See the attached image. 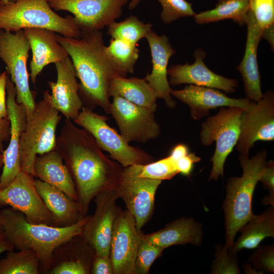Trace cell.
I'll use <instances>...</instances> for the list:
<instances>
[{"label": "cell", "mask_w": 274, "mask_h": 274, "mask_svg": "<svg viewBox=\"0 0 274 274\" xmlns=\"http://www.w3.org/2000/svg\"><path fill=\"white\" fill-rule=\"evenodd\" d=\"M55 149L72 176L83 218L93 199L102 192L116 189L123 168L103 153L88 131L77 127L71 120L65 119Z\"/></svg>", "instance_id": "6da1fadb"}, {"label": "cell", "mask_w": 274, "mask_h": 274, "mask_svg": "<svg viewBox=\"0 0 274 274\" xmlns=\"http://www.w3.org/2000/svg\"><path fill=\"white\" fill-rule=\"evenodd\" d=\"M56 38L67 52L80 80L81 100L88 104L89 108L99 106L110 114V82L116 76H125L107 54L102 32L83 31L79 38L56 34Z\"/></svg>", "instance_id": "7a4b0ae2"}, {"label": "cell", "mask_w": 274, "mask_h": 274, "mask_svg": "<svg viewBox=\"0 0 274 274\" xmlns=\"http://www.w3.org/2000/svg\"><path fill=\"white\" fill-rule=\"evenodd\" d=\"M91 215L64 227L29 223L20 212L12 208L0 210V225L18 250L30 249L37 254L40 269L48 273L55 249L74 237L82 234L83 227Z\"/></svg>", "instance_id": "3957f363"}, {"label": "cell", "mask_w": 274, "mask_h": 274, "mask_svg": "<svg viewBox=\"0 0 274 274\" xmlns=\"http://www.w3.org/2000/svg\"><path fill=\"white\" fill-rule=\"evenodd\" d=\"M267 153L263 150L251 158L239 155L243 174L230 177L226 185L223 209L225 217V245L230 249L242 226L253 215L252 198L255 187L264 167Z\"/></svg>", "instance_id": "277c9868"}, {"label": "cell", "mask_w": 274, "mask_h": 274, "mask_svg": "<svg viewBox=\"0 0 274 274\" xmlns=\"http://www.w3.org/2000/svg\"><path fill=\"white\" fill-rule=\"evenodd\" d=\"M28 28H45L72 38L82 34L73 16H59L48 0H9L0 5V30L16 32Z\"/></svg>", "instance_id": "5b68a950"}, {"label": "cell", "mask_w": 274, "mask_h": 274, "mask_svg": "<svg viewBox=\"0 0 274 274\" xmlns=\"http://www.w3.org/2000/svg\"><path fill=\"white\" fill-rule=\"evenodd\" d=\"M61 116L52 104L46 91L43 98L36 102L32 113L26 117L20 142L21 170L33 176L36 156L55 149L56 132ZM34 177V176H33Z\"/></svg>", "instance_id": "8992f818"}, {"label": "cell", "mask_w": 274, "mask_h": 274, "mask_svg": "<svg viewBox=\"0 0 274 274\" xmlns=\"http://www.w3.org/2000/svg\"><path fill=\"white\" fill-rule=\"evenodd\" d=\"M108 118L83 106L74 122L88 131L102 151L124 167L144 165L154 158L144 150L131 146L117 131L108 125Z\"/></svg>", "instance_id": "52a82bcc"}, {"label": "cell", "mask_w": 274, "mask_h": 274, "mask_svg": "<svg viewBox=\"0 0 274 274\" xmlns=\"http://www.w3.org/2000/svg\"><path fill=\"white\" fill-rule=\"evenodd\" d=\"M243 108L220 107L219 112L208 117L201 125V144L208 146L215 141L216 148L211 160L213 166L209 180L216 181L224 175L226 159L235 146L239 135L240 119Z\"/></svg>", "instance_id": "ba28073f"}, {"label": "cell", "mask_w": 274, "mask_h": 274, "mask_svg": "<svg viewBox=\"0 0 274 274\" xmlns=\"http://www.w3.org/2000/svg\"><path fill=\"white\" fill-rule=\"evenodd\" d=\"M30 49L23 30L16 32L0 30V59L6 66L16 91V100L25 109L26 117L33 112L36 102L29 85L27 61Z\"/></svg>", "instance_id": "9c48e42d"}, {"label": "cell", "mask_w": 274, "mask_h": 274, "mask_svg": "<svg viewBox=\"0 0 274 274\" xmlns=\"http://www.w3.org/2000/svg\"><path fill=\"white\" fill-rule=\"evenodd\" d=\"M140 169L141 165L124 167L116 188L118 198L123 200L127 210L134 217L139 231L153 215L155 194L162 182L139 177Z\"/></svg>", "instance_id": "30bf717a"}, {"label": "cell", "mask_w": 274, "mask_h": 274, "mask_svg": "<svg viewBox=\"0 0 274 274\" xmlns=\"http://www.w3.org/2000/svg\"><path fill=\"white\" fill-rule=\"evenodd\" d=\"M239 135L235 145L240 155H249L258 141L274 140V93L268 91L258 101L251 100L241 115Z\"/></svg>", "instance_id": "8fae6325"}, {"label": "cell", "mask_w": 274, "mask_h": 274, "mask_svg": "<svg viewBox=\"0 0 274 274\" xmlns=\"http://www.w3.org/2000/svg\"><path fill=\"white\" fill-rule=\"evenodd\" d=\"M34 177L20 172L12 182L0 190V208L8 206L22 213L27 222L54 226L52 214L35 186Z\"/></svg>", "instance_id": "7c38bea8"}, {"label": "cell", "mask_w": 274, "mask_h": 274, "mask_svg": "<svg viewBox=\"0 0 274 274\" xmlns=\"http://www.w3.org/2000/svg\"><path fill=\"white\" fill-rule=\"evenodd\" d=\"M129 0H48L53 10L73 15L82 32L100 30L118 19Z\"/></svg>", "instance_id": "4fadbf2b"}, {"label": "cell", "mask_w": 274, "mask_h": 274, "mask_svg": "<svg viewBox=\"0 0 274 274\" xmlns=\"http://www.w3.org/2000/svg\"><path fill=\"white\" fill-rule=\"evenodd\" d=\"M155 112L119 97H113L110 114L119 129L120 134L128 142L145 143L158 137L159 125Z\"/></svg>", "instance_id": "5bb4252c"}, {"label": "cell", "mask_w": 274, "mask_h": 274, "mask_svg": "<svg viewBox=\"0 0 274 274\" xmlns=\"http://www.w3.org/2000/svg\"><path fill=\"white\" fill-rule=\"evenodd\" d=\"M116 189L102 192L94 198L95 211L83 227L82 236L93 249L94 255L110 257L114 222L120 209Z\"/></svg>", "instance_id": "9a60e30c"}, {"label": "cell", "mask_w": 274, "mask_h": 274, "mask_svg": "<svg viewBox=\"0 0 274 274\" xmlns=\"http://www.w3.org/2000/svg\"><path fill=\"white\" fill-rule=\"evenodd\" d=\"M143 235L137 230L133 216L127 210L120 209L114 224L110 250L114 274H133Z\"/></svg>", "instance_id": "2e32d148"}, {"label": "cell", "mask_w": 274, "mask_h": 274, "mask_svg": "<svg viewBox=\"0 0 274 274\" xmlns=\"http://www.w3.org/2000/svg\"><path fill=\"white\" fill-rule=\"evenodd\" d=\"M8 118L10 123V141L3 153V167L0 176V190L7 187L21 171L20 159V142L26 122L25 107L16 100V91L14 84L8 77L6 85Z\"/></svg>", "instance_id": "e0dca14e"}, {"label": "cell", "mask_w": 274, "mask_h": 274, "mask_svg": "<svg viewBox=\"0 0 274 274\" xmlns=\"http://www.w3.org/2000/svg\"><path fill=\"white\" fill-rule=\"evenodd\" d=\"M206 52L198 48L194 52L192 64L172 65L167 68L170 86L182 84L204 86L221 90L229 93L236 91L238 82L218 75L210 70L204 62Z\"/></svg>", "instance_id": "ac0fdd59"}, {"label": "cell", "mask_w": 274, "mask_h": 274, "mask_svg": "<svg viewBox=\"0 0 274 274\" xmlns=\"http://www.w3.org/2000/svg\"><path fill=\"white\" fill-rule=\"evenodd\" d=\"M57 72L56 82L49 81L50 100L53 105L66 119L74 121L82 108L79 93V83L70 56L55 64Z\"/></svg>", "instance_id": "d6986e66"}, {"label": "cell", "mask_w": 274, "mask_h": 274, "mask_svg": "<svg viewBox=\"0 0 274 274\" xmlns=\"http://www.w3.org/2000/svg\"><path fill=\"white\" fill-rule=\"evenodd\" d=\"M146 38L150 49L152 69L144 79L153 89L157 98L163 99L168 108L173 109L177 102L170 94L172 89L167 78V65L176 50L165 35L158 36L152 30Z\"/></svg>", "instance_id": "ffe728a7"}, {"label": "cell", "mask_w": 274, "mask_h": 274, "mask_svg": "<svg viewBox=\"0 0 274 274\" xmlns=\"http://www.w3.org/2000/svg\"><path fill=\"white\" fill-rule=\"evenodd\" d=\"M171 95L187 105L191 117L199 120L208 116L210 110L218 107H236L245 109L250 104L248 98H233L227 96L218 89L188 85L181 90H173Z\"/></svg>", "instance_id": "44dd1931"}, {"label": "cell", "mask_w": 274, "mask_h": 274, "mask_svg": "<svg viewBox=\"0 0 274 274\" xmlns=\"http://www.w3.org/2000/svg\"><path fill=\"white\" fill-rule=\"evenodd\" d=\"M23 30L32 52L29 76L32 83L35 84L38 76L46 65L55 64L69 55L65 49L57 41L55 32L41 28Z\"/></svg>", "instance_id": "7402d4cb"}, {"label": "cell", "mask_w": 274, "mask_h": 274, "mask_svg": "<svg viewBox=\"0 0 274 274\" xmlns=\"http://www.w3.org/2000/svg\"><path fill=\"white\" fill-rule=\"evenodd\" d=\"M246 24L247 36L244 57L236 70L243 78L247 98L258 101L263 96L257 62V49L261 38V30L250 10Z\"/></svg>", "instance_id": "603a6c76"}, {"label": "cell", "mask_w": 274, "mask_h": 274, "mask_svg": "<svg viewBox=\"0 0 274 274\" xmlns=\"http://www.w3.org/2000/svg\"><path fill=\"white\" fill-rule=\"evenodd\" d=\"M77 236L57 247L53 252L50 268L47 273H90L93 249L81 235V240Z\"/></svg>", "instance_id": "cb8c5ba5"}, {"label": "cell", "mask_w": 274, "mask_h": 274, "mask_svg": "<svg viewBox=\"0 0 274 274\" xmlns=\"http://www.w3.org/2000/svg\"><path fill=\"white\" fill-rule=\"evenodd\" d=\"M202 236L200 223L191 217H182L156 231L143 234L142 239L164 249L174 245L186 244L198 246L201 243Z\"/></svg>", "instance_id": "d4e9b609"}, {"label": "cell", "mask_w": 274, "mask_h": 274, "mask_svg": "<svg viewBox=\"0 0 274 274\" xmlns=\"http://www.w3.org/2000/svg\"><path fill=\"white\" fill-rule=\"evenodd\" d=\"M33 176L77 201V194L72 176L62 156L56 150L36 156L33 164Z\"/></svg>", "instance_id": "484cf974"}, {"label": "cell", "mask_w": 274, "mask_h": 274, "mask_svg": "<svg viewBox=\"0 0 274 274\" xmlns=\"http://www.w3.org/2000/svg\"><path fill=\"white\" fill-rule=\"evenodd\" d=\"M37 190L52 215L54 226L64 227L76 223L81 218L78 202L61 190L39 179L35 180Z\"/></svg>", "instance_id": "4316f807"}, {"label": "cell", "mask_w": 274, "mask_h": 274, "mask_svg": "<svg viewBox=\"0 0 274 274\" xmlns=\"http://www.w3.org/2000/svg\"><path fill=\"white\" fill-rule=\"evenodd\" d=\"M108 94L110 97L119 96L138 106L156 111L157 98L144 78L116 76L110 82Z\"/></svg>", "instance_id": "83f0119b"}, {"label": "cell", "mask_w": 274, "mask_h": 274, "mask_svg": "<svg viewBox=\"0 0 274 274\" xmlns=\"http://www.w3.org/2000/svg\"><path fill=\"white\" fill-rule=\"evenodd\" d=\"M241 236L230 249L236 253L243 249L257 248L265 237H274L273 207L260 215H254L240 228Z\"/></svg>", "instance_id": "f1b7e54d"}, {"label": "cell", "mask_w": 274, "mask_h": 274, "mask_svg": "<svg viewBox=\"0 0 274 274\" xmlns=\"http://www.w3.org/2000/svg\"><path fill=\"white\" fill-rule=\"evenodd\" d=\"M249 9V0H218L215 8L196 14L194 19L199 24L232 19L243 26L246 23Z\"/></svg>", "instance_id": "f546056e"}, {"label": "cell", "mask_w": 274, "mask_h": 274, "mask_svg": "<svg viewBox=\"0 0 274 274\" xmlns=\"http://www.w3.org/2000/svg\"><path fill=\"white\" fill-rule=\"evenodd\" d=\"M8 251L0 260V274H38L40 262L36 253L32 250Z\"/></svg>", "instance_id": "4dcf8cb0"}, {"label": "cell", "mask_w": 274, "mask_h": 274, "mask_svg": "<svg viewBox=\"0 0 274 274\" xmlns=\"http://www.w3.org/2000/svg\"><path fill=\"white\" fill-rule=\"evenodd\" d=\"M108 27L107 33L112 39L137 45L140 40L146 38L152 30V25L150 23H144L136 16L130 15L122 21L112 22Z\"/></svg>", "instance_id": "1f68e13d"}, {"label": "cell", "mask_w": 274, "mask_h": 274, "mask_svg": "<svg viewBox=\"0 0 274 274\" xmlns=\"http://www.w3.org/2000/svg\"><path fill=\"white\" fill-rule=\"evenodd\" d=\"M106 51L125 77L134 72V65L139 58L137 45H133L117 39H111L106 46Z\"/></svg>", "instance_id": "d6a6232c"}, {"label": "cell", "mask_w": 274, "mask_h": 274, "mask_svg": "<svg viewBox=\"0 0 274 274\" xmlns=\"http://www.w3.org/2000/svg\"><path fill=\"white\" fill-rule=\"evenodd\" d=\"M179 173L175 163L168 156L157 161L141 165L140 177L153 180H170Z\"/></svg>", "instance_id": "836d02e7"}, {"label": "cell", "mask_w": 274, "mask_h": 274, "mask_svg": "<svg viewBox=\"0 0 274 274\" xmlns=\"http://www.w3.org/2000/svg\"><path fill=\"white\" fill-rule=\"evenodd\" d=\"M164 249L142 239L136 253L133 274H148L151 266Z\"/></svg>", "instance_id": "e575fe53"}, {"label": "cell", "mask_w": 274, "mask_h": 274, "mask_svg": "<svg viewBox=\"0 0 274 274\" xmlns=\"http://www.w3.org/2000/svg\"><path fill=\"white\" fill-rule=\"evenodd\" d=\"M157 1L162 8L161 20L165 24H169L182 17L194 16L196 14L192 9V4L185 0Z\"/></svg>", "instance_id": "d590c367"}, {"label": "cell", "mask_w": 274, "mask_h": 274, "mask_svg": "<svg viewBox=\"0 0 274 274\" xmlns=\"http://www.w3.org/2000/svg\"><path fill=\"white\" fill-rule=\"evenodd\" d=\"M237 261L236 253L232 252L225 245L219 246L212 265L211 273H239Z\"/></svg>", "instance_id": "8d00e7d4"}, {"label": "cell", "mask_w": 274, "mask_h": 274, "mask_svg": "<svg viewBox=\"0 0 274 274\" xmlns=\"http://www.w3.org/2000/svg\"><path fill=\"white\" fill-rule=\"evenodd\" d=\"M249 2L250 10L261 31L274 25V0H249Z\"/></svg>", "instance_id": "74e56055"}, {"label": "cell", "mask_w": 274, "mask_h": 274, "mask_svg": "<svg viewBox=\"0 0 274 274\" xmlns=\"http://www.w3.org/2000/svg\"><path fill=\"white\" fill-rule=\"evenodd\" d=\"M254 268L260 272H274V248L272 246L259 247L249 258Z\"/></svg>", "instance_id": "f35d334b"}, {"label": "cell", "mask_w": 274, "mask_h": 274, "mask_svg": "<svg viewBox=\"0 0 274 274\" xmlns=\"http://www.w3.org/2000/svg\"><path fill=\"white\" fill-rule=\"evenodd\" d=\"M90 273L114 274L110 257L94 255L91 263Z\"/></svg>", "instance_id": "ab89813d"}, {"label": "cell", "mask_w": 274, "mask_h": 274, "mask_svg": "<svg viewBox=\"0 0 274 274\" xmlns=\"http://www.w3.org/2000/svg\"><path fill=\"white\" fill-rule=\"evenodd\" d=\"M259 181L269 191V195L274 196V162L272 160L265 162Z\"/></svg>", "instance_id": "60d3db41"}, {"label": "cell", "mask_w": 274, "mask_h": 274, "mask_svg": "<svg viewBox=\"0 0 274 274\" xmlns=\"http://www.w3.org/2000/svg\"><path fill=\"white\" fill-rule=\"evenodd\" d=\"M200 157L194 153H188L176 162V166L179 172L185 176L190 175L193 164L199 162Z\"/></svg>", "instance_id": "b9f144b4"}, {"label": "cell", "mask_w": 274, "mask_h": 274, "mask_svg": "<svg viewBox=\"0 0 274 274\" xmlns=\"http://www.w3.org/2000/svg\"><path fill=\"white\" fill-rule=\"evenodd\" d=\"M8 77L6 71L0 74V119L8 117L6 91Z\"/></svg>", "instance_id": "7bdbcfd3"}, {"label": "cell", "mask_w": 274, "mask_h": 274, "mask_svg": "<svg viewBox=\"0 0 274 274\" xmlns=\"http://www.w3.org/2000/svg\"><path fill=\"white\" fill-rule=\"evenodd\" d=\"M10 123L7 118L0 119V154L4 151V143L10 138Z\"/></svg>", "instance_id": "ee69618b"}, {"label": "cell", "mask_w": 274, "mask_h": 274, "mask_svg": "<svg viewBox=\"0 0 274 274\" xmlns=\"http://www.w3.org/2000/svg\"><path fill=\"white\" fill-rule=\"evenodd\" d=\"M189 153L187 146L183 144H180L174 147L168 156L175 163L181 157Z\"/></svg>", "instance_id": "f6af8a7d"}, {"label": "cell", "mask_w": 274, "mask_h": 274, "mask_svg": "<svg viewBox=\"0 0 274 274\" xmlns=\"http://www.w3.org/2000/svg\"><path fill=\"white\" fill-rule=\"evenodd\" d=\"M14 249V247L8 239L4 229L0 225V254Z\"/></svg>", "instance_id": "bcb514c9"}, {"label": "cell", "mask_w": 274, "mask_h": 274, "mask_svg": "<svg viewBox=\"0 0 274 274\" xmlns=\"http://www.w3.org/2000/svg\"><path fill=\"white\" fill-rule=\"evenodd\" d=\"M261 38L266 39L269 43L271 49L274 48V25L261 31Z\"/></svg>", "instance_id": "7dc6e473"}, {"label": "cell", "mask_w": 274, "mask_h": 274, "mask_svg": "<svg viewBox=\"0 0 274 274\" xmlns=\"http://www.w3.org/2000/svg\"><path fill=\"white\" fill-rule=\"evenodd\" d=\"M141 1L142 0H130L128 5V9L130 10L134 9L137 7Z\"/></svg>", "instance_id": "c3c4849f"}, {"label": "cell", "mask_w": 274, "mask_h": 274, "mask_svg": "<svg viewBox=\"0 0 274 274\" xmlns=\"http://www.w3.org/2000/svg\"><path fill=\"white\" fill-rule=\"evenodd\" d=\"M3 153L0 154V168L3 166Z\"/></svg>", "instance_id": "681fc988"}, {"label": "cell", "mask_w": 274, "mask_h": 274, "mask_svg": "<svg viewBox=\"0 0 274 274\" xmlns=\"http://www.w3.org/2000/svg\"><path fill=\"white\" fill-rule=\"evenodd\" d=\"M9 0H0V5H4L8 3Z\"/></svg>", "instance_id": "f907efd6"}, {"label": "cell", "mask_w": 274, "mask_h": 274, "mask_svg": "<svg viewBox=\"0 0 274 274\" xmlns=\"http://www.w3.org/2000/svg\"><path fill=\"white\" fill-rule=\"evenodd\" d=\"M1 74V73H0V74Z\"/></svg>", "instance_id": "816d5d0a"}]
</instances>
